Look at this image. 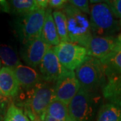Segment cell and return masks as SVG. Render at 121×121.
I'll list each match as a JSON object with an SVG mask.
<instances>
[{"label":"cell","instance_id":"5bb4252c","mask_svg":"<svg viewBox=\"0 0 121 121\" xmlns=\"http://www.w3.org/2000/svg\"><path fill=\"white\" fill-rule=\"evenodd\" d=\"M42 35L45 41L52 47H53V46L56 47L59 45L60 43L52 16V9L50 8L47 9L45 12Z\"/></svg>","mask_w":121,"mask_h":121},{"label":"cell","instance_id":"52a82bcc","mask_svg":"<svg viewBox=\"0 0 121 121\" xmlns=\"http://www.w3.org/2000/svg\"><path fill=\"white\" fill-rule=\"evenodd\" d=\"M21 51L23 60L30 67L39 66L49 48L51 47L45 41L42 34L24 43Z\"/></svg>","mask_w":121,"mask_h":121},{"label":"cell","instance_id":"2e32d148","mask_svg":"<svg viewBox=\"0 0 121 121\" xmlns=\"http://www.w3.org/2000/svg\"><path fill=\"white\" fill-rule=\"evenodd\" d=\"M102 94L108 102L121 106V76L108 78Z\"/></svg>","mask_w":121,"mask_h":121},{"label":"cell","instance_id":"9a60e30c","mask_svg":"<svg viewBox=\"0 0 121 121\" xmlns=\"http://www.w3.org/2000/svg\"><path fill=\"white\" fill-rule=\"evenodd\" d=\"M107 79L121 76V52L113 51L99 59Z\"/></svg>","mask_w":121,"mask_h":121},{"label":"cell","instance_id":"7402d4cb","mask_svg":"<svg viewBox=\"0 0 121 121\" xmlns=\"http://www.w3.org/2000/svg\"><path fill=\"white\" fill-rule=\"evenodd\" d=\"M4 121H30V120L21 108L12 104L8 108Z\"/></svg>","mask_w":121,"mask_h":121},{"label":"cell","instance_id":"ba28073f","mask_svg":"<svg viewBox=\"0 0 121 121\" xmlns=\"http://www.w3.org/2000/svg\"><path fill=\"white\" fill-rule=\"evenodd\" d=\"M80 89V84L74 71H67L54 85V99L68 106Z\"/></svg>","mask_w":121,"mask_h":121},{"label":"cell","instance_id":"e0dca14e","mask_svg":"<svg viewBox=\"0 0 121 121\" xmlns=\"http://www.w3.org/2000/svg\"><path fill=\"white\" fill-rule=\"evenodd\" d=\"M95 121H121V106L110 102L102 105Z\"/></svg>","mask_w":121,"mask_h":121},{"label":"cell","instance_id":"4fadbf2b","mask_svg":"<svg viewBox=\"0 0 121 121\" xmlns=\"http://www.w3.org/2000/svg\"><path fill=\"white\" fill-rule=\"evenodd\" d=\"M20 90L13 69L4 67L0 71V91L6 98L16 96Z\"/></svg>","mask_w":121,"mask_h":121},{"label":"cell","instance_id":"d6a6232c","mask_svg":"<svg viewBox=\"0 0 121 121\" xmlns=\"http://www.w3.org/2000/svg\"><path fill=\"white\" fill-rule=\"evenodd\" d=\"M119 22H120V26H121V20H119Z\"/></svg>","mask_w":121,"mask_h":121},{"label":"cell","instance_id":"cb8c5ba5","mask_svg":"<svg viewBox=\"0 0 121 121\" xmlns=\"http://www.w3.org/2000/svg\"><path fill=\"white\" fill-rule=\"evenodd\" d=\"M104 2L110 7L114 16L121 20V0H109Z\"/></svg>","mask_w":121,"mask_h":121},{"label":"cell","instance_id":"6da1fadb","mask_svg":"<svg viewBox=\"0 0 121 121\" xmlns=\"http://www.w3.org/2000/svg\"><path fill=\"white\" fill-rule=\"evenodd\" d=\"M67 18L70 43L87 48L93 37L90 20L83 13L67 2L61 9Z\"/></svg>","mask_w":121,"mask_h":121},{"label":"cell","instance_id":"d6986e66","mask_svg":"<svg viewBox=\"0 0 121 121\" xmlns=\"http://www.w3.org/2000/svg\"><path fill=\"white\" fill-rule=\"evenodd\" d=\"M56 31L60 42H69V35L67 31V18L62 10H55L52 12Z\"/></svg>","mask_w":121,"mask_h":121},{"label":"cell","instance_id":"ac0fdd59","mask_svg":"<svg viewBox=\"0 0 121 121\" xmlns=\"http://www.w3.org/2000/svg\"><path fill=\"white\" fill-rule=\"evenodd\" d=\"M9 4L10 12L21 16L40 9L37 0H12Z\"/></svg>","mask_w":121,"mask_h":121},{"label":"cell","instance_id":"8992f818","mask_svg":"<svg viewBox=\"0 0 121 121\" xmlns=\"http://www.w3.org/2000/svg\"><path fill=\"white\" fill-rule=\"evenodd\" d=\"M68 110L75 121H94L95 110L91 95L81 88L68 104Z\"/></svg>","mask_w":121,"mask_h":121},{"label":"cell","instance_id":"5b68a950","mask_svg":"<svg viewBox=\"0 0 121 121\" xmlns=\"http://www.w3.org/2000/svg\"><path fill=\"white\" fill-rule=\"evenodd\" d=\"M53 48L60 64L68 71L75 70L87 56L86 48L69 42H60Z\"/></svg>","mask_w":121,"mask_h":121},{"label":"cell","instance_id":"3957f363","mask_svg":"<svg viewBox=\"0 0 121 121\" xmlns=\"http://www.w3.org/2000/svg\"><path fill=\"white\" fill-rule=\"evenodd\" d=\"M90 15L93 36H114L121 30L120 22L105 2L91 4Z\"/></svg>","mask_w":121,"mask_h":121},{"label":"cell","instance_id":"f1b7e54d","mask_svg":"<svg viewBox=\"0 0 121 121\" xmlns=\"http://www.w3.org/2000/svg\"><path fill=\"white\" fill-rule=\"evenodd\" d=\"M114 51H121V33L117 36V44H116V46L114 47Z\"/></svg>","mask_w":121,"mask_h":121},{"label":"cell","instance_id":"4316f807","mask_svg":"<svg viewBox=\"0 0 121 121\" xmlns=\"http://www.w3.org/2000/svg\"><path fill=\"white\" fill-rule=\"evenodd\" d=\"M8 102V98L3 95L1 92L0 91V112H1L4 108Z\"/></svg>","mask_w":121,"mask_h":121},{"label":"cell","instance_id":"4dcf8cb0","mask_svg":"<svg viewBox=\"0 0 121 121\" xmlns=\"http://www.w3.org/2000/svg\"><path fill=\"white\" fill-rule=\"evenodd\" d=\"M65 121H75L74 120L73 118H71V116L69 114V115L67 117V118H66V119H65Z\"/></svg>","mask_w":121,"mask_h":121},{"label":"cell","instance_id":"ffe728a7","mask_svg":"<svg viewBox=\"0 0 121 121\" xmlns=\"http://www.w3.org/2000/svg\"><path fill=\"white\" fill-rule=\"evenodd\" d=\"M0 60L4 67L15 69L20 65V60L12 48L5 44H0Z\"/></svg>","mask_w":121,"mask_h":121},{"label":"cell","instance_id":"9c48e42d","mask_svg":"<svg viewBox=\"0 0 121 121\" xmlns=\"http://www.w3.org/2000/svg\"><path fill=\"white\" fill-rule=\"evenodd\" d=\"M45 12L44 9H39L22 16L20 24V32L24 43L42 34Z\"/></svg>","mask_w":121,"mask_h":121},{"label":"cell","instance_id":"44dd1931","mask_svg":"<svg viewBox=\"0 0 121 121\" xmlns=\"http://www.w3.org/2000/svg\"><path fill=\"white\" fill-rule=\"evenodd\" d=\"M46 114L57 121H65L69 115L68 106L57 99H53L48 106Z\"/></svg>","mask_w":121,"mask_h":121},{"label":"cell","instance_id":"277c9868","mask_svg":"<svg viewBox=\"0 0 121 121\" xmlns=\"http://www.w3.org/2000/svg\"><path fill=\"white\" fill-rule=\"evenodd\" d=\"M26 102V114L30 120L43 121L48 106L54 99V86L51 83L40 82L33 90Z\"/></svg>","mask_w":121,"mask_h":121},{"label":"cell","instance_id":"7a4b0ae2","mask_svg":"<svg viewBox=\"0 0 121 121\" xmlns=\"http://www.w3.org/2000/svg\"><path fill=\"white\" fill-rule=\"evenodd\" d=\"M75 76L80 84V88L90 94L103 88L107 78L103 65L99 59L87 56L81 65L75 69Z\"/></svg>","mask_w":121,"mask_h":121},{"label":"cell","instance_id":"30bf717a","mask_svg":"<svg viewBox=\"0 0 121 121\" xmlns=\"http://www.w3.org/2000/svg\"><path fill=\"white\" fill-rule=\"evenodd\" d=\"M41 79L48 83H55L67 71L60 64L53 47H50L39 65Z\"/></svg>","mask_w":121,"mask_h":121},{"label":"cell","instance_id":"83f0119b","mask_svg":"<svg viewBox=\"0 0 121 121\" xmlns=\"http://www.w3.org/2000/svg\"><path fill=\"white\" fill-rule=\"evenodd\" d=\"M38 4L40 6V9H47L48 5V0H37Z\"/></svg>","mask_w":121,"mask_h":121},{"label":"cell","instance_id":"836d02e7","mask_svg":"<svg viewBox=\"0 0 121 121\" xmlns=\"http://www.w3.org/2000/svg\"><path fill=\"white\" fill-rule=\"evenodd\" d=\"M40 121L39 119H36V120H35V121Z\"/></svg>","mask_w":121,"mask_h":121},{"label":"cell","instance_id":"603a6c76","mask_svg":"<svg viewBox=\"0 0 121 121\" xmlns=\"http://www.w3.org/2000/svg\"><path fill=\"white\" fill-rule=\"evenodd\" d=\"M68 2L83 13L86 14H90V13L89 1L87 0H70Z\"/></svg>","mask_w":121,"mask_h":121},{"label":"cell","instance_id":"7c38bea8","mask_svg":"<svg viewBox=\"0 0 121 121\" xmlns=\"http://www.w3.org/2000/svg\"><path fill=\"white\" fill-rule=\"evenodd\" d=\"M14 70L17 82L26 91H31L42 82L40 75L36 69L29 66L20 64L17 66Z\"/></svg>","mask_w":121,"mask_h":121},{"label":"cell","instance_id":"1f68e13d","mask_svg":"<svg viewBox=\"0 0 121 121\" xmlns=\"http://www.w3.org/2000/svg\"><path fill=\"white\" fill-rule=\"evenodd\" d=\"M1 61L0 60V71H1Z\"/></svg>","mask_w":121,"mask_h":121},{"label":"cell","instance_id":"484cf974","mask_svg":"<svg viewBox=\"0 0 121 121\" xmlns=\"http://www.w3.org/2000/svg\"><path fill=\"white\" fill-rule=\"evenodd\" d=\"M0 12L10 13V5L9 1L0 0Z\"/></svg>","mask_w":121,"mask_h":121},{"label":"cell","instance_id":"f546056e","mask_svg":"<svg viewBox=\"0 0 121 121\" xmlns=\"http://www.w3.org/2000/svg\"><path fill=\"white\" fill-rule=\"evenodd\" d=\"M57 121L56 119H55V118H53L51 117H50V116H48V114H45V115H44V117L43 119V121Z\"/></svg>","mask_w":121,"mask_h":121},{"label":"cell","instance_id":"d4e9b609","mask_svg":"<svg viewBox=\"0 0 121 121\" xmlns=\"http://www.w3.org/2000/svg\"><path fill=\"white\" fill-rule=\"evenodd\" d=\"M67 2L68 1L66 0H48V5L50 6V8L62 9Z\"/></svg>","mask_w":121,"mask_h":121},{"label":"cell","instance_id":"8fae6325","mask_svg":"<svg viewBox=\"0 0 121 121\" xmlns=\"http://www.w3.org/2000/svg\"><path fill=\"white\" fill-rule=\"evenodd\" d=\"M117 41L115 36H93L87 48V56L101 59L114 51Z\"/></svg>","mask_w":121,"mask_h":121}]
</instances>
